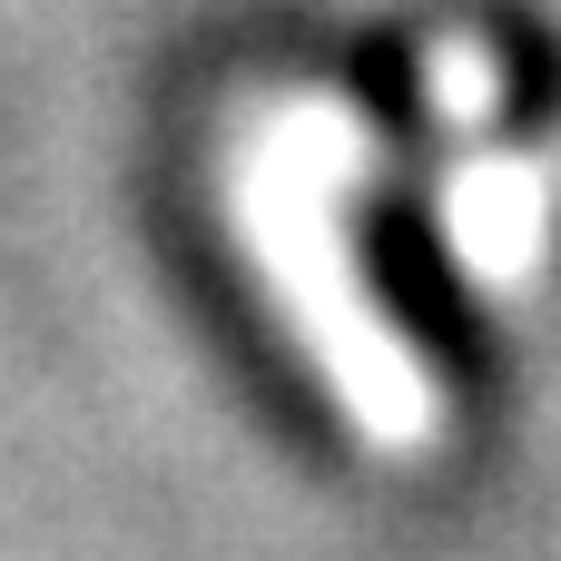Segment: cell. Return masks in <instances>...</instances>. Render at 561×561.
Returning a JSON list of instances; mask_svg holds the SVG:
<instances>
[{
  "mask_svg": "<svg viewBox=\"0 0 561 561\" xmlns=\"http://www.w3.org/2000/svg\"><path fill=\"white\" fill-rule=\"evenodd\" d=\"M365 256H375V286L394 296V316L424 335V355L463 365V355H473V316H463V286L444 276V247H434V227H414V217L375 207V217H365Z\"/></svg>",
  "mask_w": 561,
  "mask_h": 561,
  "instance_id": "6da1fadb",
  "label": "cell"
}]
</instances>
